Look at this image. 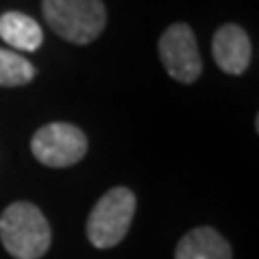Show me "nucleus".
Segmentation results:
<instances>
[{
	"label": "nucleus",
	"mask_w": 259,
	"mask_h": 259,
	"mask_svg": "<svg viewBox=\"0 0 259 259\" xmlns=\"http://www.w3.org/2000/svg\"><path fill=\"white\" fill-rule=\"evenodd\" d=\"M0 242L15 259H39L52 244V231L35 203L15 201L0 214Z\"/></svg>",
	"instance_id": "f257e3e1"
},
{
	"label": "nucleus",
	"mask_w": 259,
	"mask_h": 259,
	"mask_svg": "<svg viewBox=\"0 0 259 259\" xmlns=\"http://www.w3.org/2000/svg\"><path fill=\"white\" fill-rule=\"evenodd\" d=\"M44 18L61 39L76 46L95 41L106 26L102 0H44Z\"/></svg>",
	"instance_id": "f03ea898"
},
{
	"label": "nucleus",
	"mask_w": 259,
	"mask_h": 259,
	"mask_svg": "<svg viewBox=\"0 0 259 259\" xmlns=\"http://www.w3.org/2000/svg\"><path fill=\"white\" fill-rule=\"evenodd\" d=\"M136 212V197L125 186L110 188L87 221V238L95 248H112L127 236Z\"/></svg>",
	"instance_id": "7ed1b4c3"
},
{
	"label": "nucleus",
	"mask_w": 259,
	"mask_h": 259,
	"mask_svg": "<svg viewBox=\"0 0 259 259\" xmlns=\"http://www.w3.org/2000/svg\"><path fill=\"white\" fill-rule=\"evenodd\" d=\"M87 149L89 141L82 130L63 121L39 127L30 141L32 156L50 168H67L78 164L87 156Z\"/></svg>",
	"instance_id": "20e7f679"
},
{
	"label": "nucleus",
	"mask_w": 259,
	"mask_h": 259,
	"mask_svg": "<svg viewBox=\"0 0 259 259\" xmlns=\"http://www.w3.org/2000/svg\"><path fill=\"white\" fill-rule=\"evenodd\" d=\"M158 54L168 76L182 84H192L203 71L197 37L188 24H173L162 32Z\"/></svg>",
	"instance_id": "39448f33"
},
{
	"label": "nucleus",
	"mask_w": 259,
	"mask_h": 259,
	"mask_svg": "<svg viewBox=\"0 0 259 259\" xmlns=\"http://www.w3.org/2000/svg\"><path fill=\"white\" fill-rule=\"evenodd\" d=\"M212 56L216 65L225 74L240 76L244 74L250 65V56H253V48H250V39L244 28L238 24H225L214 32L212 39Z\"/></svg>",
	"instance_id": "423d86ee"
},
{
	"label": "nucleus",
	"mask_w": 259,
	"mask_h": 259,
	"mask_svg": "<svg viewBox=\"0 0 259 259\" xmlns=\"http://www.w3.org/2000/svg\"><path fill=\"white\" fill-rule=\"evenodd\" d=\"M175 259H231V246L212 227H197L177 242Z\"/></svg>",
	"instance_id": "0eeeda50"
},
{
	"label": "nucleus",
	"mask_w": 259,
	"mask_h": 259,
	"mask_svg": "<svg viewBox=\"0 0 259 259\" xmlns=\"http://www.w3.org/2000/svg\"><path fill=\"white\" fill-rule=\"evenodd\" d=\"M0 39L15 50L35 52L44 44V30L30 15L7 11L0 15Z\"/></svg>",
	"instance_id": "6e6552de"
},
{
	"label": "nucleus",
	"mask_w": 259,
	"mask_h": 259,
	"mask_svg": "<svg viewBox=\"0 0 259 259\" xmlns=\"http://www.w3.org/2000/svg\"><path fill=\"white\" fill-rule=\"evenodd\" d=\"M37 69L24 56L0 48V87H24L35 78Z\"/></svg>",
	"instance_id": "1a4fd4ad"
}]
</instances>
